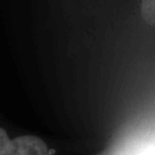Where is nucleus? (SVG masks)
<instances>
[{
	"label": "nucleus",
	"instance_id": "nucleus-1",
	"mask_svg": "<svg viewBox=\"0 0 155 155\" xmlns=\"http://www.w3.org/2000/svg\"><path fill=\"white\" fill-rule=\"evenodd\" d=\"M5 155H49V152L41 139L27 135L12 139Z\"/></svg>",
	"mask_w": 155,
	"mask_h": 155
},
{
	"label": "nucleus",
	"instance_id": "nucleus-2",
	"mask_svg": "<svg viewBox=\"0 0 155 155\" xmlns=\"http://www.w3.org/2000/svg\"><path fill=\"white\" fill-rule=\"evenodd\" d=\"M141 15L145 22L155 26V0H141Z\"/></svg>",
	"mask_w": 155,
	"mask_h": 155
},
{
	"label": "nucleus",
	"instance_id": "nucleus-3",
	"mask_svg": "<svg viewBox=\"0 0 155 155\" xmlns=\"http://www.w3.org/2000/svg\"><path fill=\"white\" fill-rule=\"evenodd\" d=\"M11 139L7 132L3 128L0 127V155H5L10 143Z\"/></svg>",
	"mask_w": 155,
	"mask_h": 155
}]
</instances>
